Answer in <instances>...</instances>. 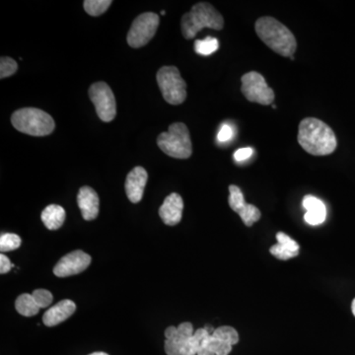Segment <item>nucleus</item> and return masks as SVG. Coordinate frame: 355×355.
Here are the masks:
<instances>
[{
  "instance_id": "f704fd0d",
  "label": "nucleus",
  "mask_w": 355,
  "mask_h": 355,
  "mask_svg": "<svg viewBox=\"0 0 355 355\" xmlns=\"http://www.w3.org/2000/svg\"><path fill=\"white\" fill-rule=\"evenodd\" d=\"M352 314H354V317H355V298L354 299V301H352Z\"/></svg>"
},
{
  "instance_id": "c85d7f7f",
  "label": "nucleus",
  "mask_w": 355,
  "mask_h": 355,
  "mask_svg": "<svg viewBox=\"0 0 355 355\" xmlns=\"http://www.w3.org/2000/svg\"><path fill=\"white\" fill-rule=\"evenodd\" d=\"M270 254H273L275 258L282 261L289 260V259L298 256V253H294V252H291V250L286 249V248L282 247V245L279 244L273 245V246L270 248Z\"/></svg>"
},
{
  "instance_id": "1a4fd4ad",
  "label": "nucleus",
  "mask_w": 355,
  "mask_h": 355,
  "mask_svg": "<svg viewBox=\"0 0 355 355\" xmlns=\"http://www.w3.org/2000/svg\"><path fill=\"white\" fill-rule=\"evenodd\" d=\"M89 97L94 104L98 116L105 123L116 118V99L112 89L105 83H96L89 88Z\"/></svg>"
},
{
  "instance_id": "7c9ffc66",
  "label": "nucleus",
  "mask_w": 355,
  "mask_h": 355,
  "mask_svg": "<svg viewBox=\"0 0 355 355\" xmlns=\"http://www.w3.org/2000/svg\"><path fill=\"white\" fill-rule=\"evenodd\" d=\"M233 137V130L227 123H224L221 125L219 130L218 135H217V140L219 142H227Z\"/></svg>"
},
{
  "instance_id": "f3484780",
  "label": "nucleus",
  "mask_w": 355,
  "mask_h": 355,
  "mask_svg": "<svg viewBox=\"0 0 355 355\" xmlns=\"http://www.w3.org/2000/svg\"><path fill=\"white\" fill-rule=\"evenodd\" d=\"M231 350L232 345L210 335L200 343L198 355H229Z\"/></svg>"
},
{
  "instance_id": "72a5a7b5",
  "label": "nucleus",
  "mask_w": 355,
  "mask_h": 355,
  "mask_svg": "<svg viewBox=\"0 0 355 355\" xmlns=\"http://www.w3.org/2000/svg\"><path fill=\"white\" fill-rule=\"evenodd\" d=\"M203 329H205V330L207 331L209 335H214V331H216V329H214V327L210 326V324H207V326H205Z\"/></svg>"
},
{
  "instance_id": "7ed1b4c3",
  "label": "nucleus",
  "mask_w": 355,
  "mask_h": 355,
  "mask_svg": "<svg viewBox=\"0 0 355 355\" xmlns=\"http://www.w3.org/2000/svg\"><path fill=\"white\" fill-rule=\"evenodd\" d=\"M224 26V19L220 13L209 2H198L191 7L190 12L182 17V33L184 39L195 38L203 28L221 30Z\"/></svg>"
},
{
  "instance_id": "393cba45",
  "label": "nucleus",
  "mask_w": 355,
  "mask_h": 355,
  "mask_svg": "<svg viewBox=\"0 0 355 355\" xmlns=\"http://www.w3.org/2000/svg\"><path fill=\"white\" fill-rule=\"evenodd\" d=\"M21 246V238L19 236L13 234V233H6L0 237V251L4 252L14 251Z\"/></svg>"
},
{
  "instance_id": "9d476101",
  "label": "nucleus",
  "mask_w": 355,
  "mask_h": 355,
  "mask_svg": "<svg viewBox=\"0 0 355 355\" xmlns=\"http://www.w3.org/2000/svg\"><path fill=\"white\" fill-rule=\"evenodd\" d=\"M91 263V257L80 250L71 252L60 260L53 268V273L58 277H71L78 275L88 268Z\"/></svg>"
},
{
  "instance_id": "0eeeda50",
  "label": "nucleus",
  "mask_w": 355,
  "mask_h": 355,
  "mask_svg": "<svg viewBox=\"0 0 355 355\" xmlns=\"http://www.w3.org/2000/svg\"><path fill=\"white\" fill-rule=\"evenodd\" d=\"M159 22L160 19L156 13L140 14L133 21L132 27L128 33V44L135 49L146 46L156 34Z\"/></svg>"
},
{
  "instance_id": "4be33fe9",
  "label": "nucleus",
  "mask_w": 355,
  "mask_h": 355,
  "mask_svg": "<svg viewBox=\"0 0 355 355\" xmlns=\"http://www.w3.org/2000/svg\"><path fill=\"white\" fill-rule=\"evenodd\" d=\"M113 1L111 0H85L83 6L86 12L91 16H100L108 10Z\"/></svg>"
},
{
  "instance_id": "423d86ee",
  "label": "nucleus",
  "mask_w": 355,
  "mask_h": 355,
  "mask_svg": "<svg viewBox=\"0 0 355 355\" xmlns=\"http://www.w3.org/2000/svg\"><path fill=\"white\" fill-rule=\"evenodd\" d=\"M156 79L166 102L177 106L187 99V83L177 67H161Z\"/></svg>"
},
{
  "instance_id": "c756f323",
  "label": "nucleus",
  "mask_w": 355,
  "mask_h": 355,
  "mask_svg": "<svg viewBox=\"0 0 355 355\" xmlns=\"http://www.w3.org/2000/svg\"><path fill=\"white\" fill-rule=\"evenodd\" d=\"M277 244L282 245V247L286 248V249L291 250V252H294V253L299 254V245L297 242L294 241L293 239H291L288 235H286V233L279 232L277 234Z\"/></svg>"
},
{
  "instance_id": "6e6552de",
  "label": "nucleus",
  "mask_w": 355,
  "mask_h": 355,
  "mask_svg": "<svg viewBox=\"0 0 355 355\" xmlns=\"http://www.w3.org/2000/svg\"><path fill=\"white\" fill-rule=\"evenodd\" d=\"M241 81L242 93L248 101L266 106L272 104L275 100V92L259 72H248L242 76Z\"/></svg>"
},
{
  "instance_id": "20e7f679",
  "label": "nucleus",
  "mask_w": 355,
  "mask_h": 355,
  "mask_svg": "<svg viewBox=\"0 0 355 355\" xmlns=\"http://www.w3.org/2000/svg\"><path fill=\"white\" fill-rule=\"evenodd\" d=\"M11 123L18 132L33 137H46L55 128L51 114L36 108L17 110L11 116Z\"/></svg>"
},
{
  "instance_id": "2eb2a0df",
  "label": "nucleus",
  "mask_w": 355,
  "mask_h": 355,
  "mask_svg": "<svg viewBox=\"0 0 355 355\" xmlns=\"http://www.w3.org/2000/svg\"><path fill=\"white\" fill-rule=\"evenodd\" d=\"M76 310V305L73 301L65 299L58 304L53 306L51 309L44 314L43 322L46 327H55L69 319Z\"/></svg>"
},
{
  "instance_id": "2f4dec72",
  "label": "nucleus",
  "mask_w": 355,
  "mask_h": 355,
  "mask_svg": "<svg viewBox=\"0 0 355 355\" xmlns=\"http://www.w3.org/2000/svg\"><path fill=\"white\" fill-rule=\"evenodd\" d=\"M254 150L251 147H245V148L238 149L234 153V159L237 162H242V161L247 160L253 155Z\"/></svg>"
},
{
  "instance_id": "f03ea898",
  "label": "nucleus",
  "mask_w": 355,
  "mask_h": 355,
  "mask_svg": "<svg viewBox=\"0 0 355 355\" xmlns=\"http://www.w3.org/2000/svg\"><path fill=\"white\" fill-rule=\"evenodd\" d=\"M259 38L282 57L291 58L297 48V42L291 30L272 17H261L254 24Z\"/></svg>"
},
{
  "instance_id": "473e14b6",
  "label": "nucleus",
  "mask_w": 355,
  "mask_h": 355,
  "mask_svg": "<svg viewBox=\"0 0 355 355\" xmlns=\"http://www.w3.org/2000/svg\"><path fill=\"white\" fill-rule=\"evenodd\" d=\"M12 268V263H11V261H9V259L7 258L6 254H0V273H1V275H4V273L10 272V270Z\"/></svg>"
},
{
  "instance_id": "dca6fc26",
  "label": "nucleus",
  "mask_w": 355,
  "mask_h": 355,
  "mask_svg": "<svg viewBox=\"0 0 355 355\" xmlns=\"http://www.w3.org/2000/svg\"><path fill=\"white\" fill-rule=\"evenodd\" d=\"M303 207L307 210L304 216L306 223L316 226L326 220L327 209L324 203L314 196L308 195L303 198Z\"/></svg>"
},
{
  "instance_id": "f257e3e1",
  "label": "nucleus",
  "mask_w": 355,
  "mask_h": 355,
  "mask_svg": "<svg viewBox=\"0 0 355 355\" xmlns=\"http://www.w3.org/2000/svg\"><path fill=\"white\" fill-rule=\"evenodd\" d=\"M298 142L306 153L314 156L329 155L336 150L338 144L333 130L316 118H306L301 121Z\"/></svg>"
},
{
  "instance_id": "b1692460",
  "label": "nucleus",
  "mask_w": 355,
  "mask_h": 355,
  "mask_svg": "<svg viewBox=\"0 0 355 355\" xmlns=\"http://www.w3.org/2000/svg\"><path fill=\"white\" fill-rule=\"evenodd\" d=\"M212 336L223 340V342L228 343L232 347L237 345L238 342H239V335H238L237 331L232 328V327L224 326L216 329Z\"/></svg>"
},
{
  "instance_id": "cd10ccee",
  "label": "nucleus",
  "mask_w": 355,
  "mask_h": 355,
  "mask_svg": "<svg viewBox=\"0 0 355 355\" xmlns=\"http://www.w3.org/2000/svg\"><path fill=\"white\" fill-rule=\"evenodd\" d=\"M32 296L40 308H46L53 302V294L46 289H36L33 292Z\"/></svg>"
},
{
  "instance_id": "bb28decb",
  "label": "nucleus",
  "mask_w": 355,
  "mask_h": 355,
  "mask_svg": "<svg viewBox=\"0 0 355 355\" xmlns=\"http://www.w3.org/2000/svg\"><path fill=\"white\" fill-rule=\"evenodd\" d=\"M18 69V64L13 58L3 57L0 60V78L13 76Z\"/></svg>"
},
{
  "instance_id": "39448f33",
  "label": "nucleus",
  "mask_w": 355,
  "mask_h": 355,
  "mask_svg": "<svg viewBox=\"0 0 355 355\" xmlns=\"http://www.w3.org/2000/svg\"><path fill=\"white\" fill-rule=\"evenodd\" d=\"M159 148L168 156L177 159L191 157L193 153L190 132L183 123H174L157 139Z\"/></svg>"
},
{
  "instance_id": "ddd939ff",
  "label": "nucleus",
  "mask_w": 355,
  "mask_h": 355,
  "mask_svg": "<svg viewBox=\"0 0 355 355\" xmlns=\"http://www.w3.org/2000/svg\"><path fill=\"white\" fill-rule=\"evenodd\" d=\"M183 209V198L178 193H173L165 198L159 209V216L166 225L175 226L181 221Z\"/></svg>"
},
{
  "instance_id": "c9c22d12",
  "label": "nucleus",
  "mask_w": 355,
  "mask_h": 355,
  "mask_svg": "<svg viewBox=\"0 0 355 355\" xmlns=\"http://www.w3.org/2000/svg\"><path fill=\"white\" fill-rule=\"evenodd\" d=\"M89 355H109V354H105V352H94V354H89Z\"/></svg>"
},
{
  "instance_id": "a878e982",
  "label": "nucleus",
  "mask_w": 355,
  "mask_h": 355,
  "mask_svg": "<svg viewBox=\"0 0 355 355\" xmlns=\"http://www.w3.org/2000/svg\"><path fill=\"white\" fill-rule=\"evenodd\" d=\"M239 216L241 217L245 225L248 226V227H251L254 222L260 220L261 211L254 205H247V207L240 212Z\"/></svg>"
},
{
  "instance_id": "4468645a",
  "label": "nucleus",
  "mask_w": 355,
  "mask_h": 355,
  "mask_svg": "<svg viewBox=\"0 0 355 355\" xmlns=\"http://www.w3.org/2000/svg\"><path fill=\"white\" fill-rule=\"evenodd\" d=\"M77 203L85 220H94L99 214L100 200L97 193L90 187H83L77 195Z\"/></svg>"
},
{
  "instance_id": "e433bc0d",
  "label": "nucleus",
  "mask_w": 355,
  "mask_h": 355,
  "mask_svg": "<svg viewBox=\"0 0 355 355\" xmlns=\"http://www.w3.org/2000/svg\"><path fill=\"white\" fill-rule=\"evenodd\" d=\"M161 14H162V15H165L166 12L165 11H161Z\"/></svg>"
},
{
  "instance_id": "6ab92c4d",
  "label": "nucleus",
  "mask_w": 355,
  "mask_h": 355,
  "mask_svg": "<svg viewBox=\"0 0 355 355\" xmlns=\"http://www.w3.org/2000/svg\"><path fill=\"white\" fill-rule=\"evenodd\" d=\"M15 308L20 315L25 317H32L38 314L40 309L36 301L30 294H22L15 302Z\"/></svg>"
},
{
  "instance_id": "aec40b11",
  "label": "nucleus",
  "mask_w": 355,
  "mask_h": 355,
  "mask_svg": "<svg viewBox=\"0 0 355 355\" xmlns=\"http://www.w3.org/2000/svg\"><path fill=\"white\" fill-rule=\"evenodd\" d=\"M193 324L186 322L179 324V327H169L166 329L165 338L169 340H187L193 338Z\"/></svg>"
},
{
  "instance_id": "412c9836",
  "label": "nucleus",
  "mask_w": 355,
  "mask_h": 355,
  "mask_svg": "<svg viewBox=\"0 0 355 355\" xmlns=\"http://www.w3.org/2000/svg\"><path fill=\"white\" fill-rule=\"evenodd\" d=\"M229 193H230L228 200L229 205H230L231 209L234 210L235 212L239 214L248 205L245 202L244 195H243L240 188H238L235 184H231L229 187Z\"/></svg>"
},
{
  "instance_id": "a211bd4d",
  "label": "nucleus",
  "mask_w": 355,
  "mask_h": 355,
  "mask_svg": "<svg viewBox=\"0 0 355 355\" xmlns=\"http://www.w3.org/2000/svg\"><path fill=\"white\" fill-rule=\"evenodd\" d=\"M42 221L50 230H57L62 227L65 220V210L58 205H51L42 212Z\"/></svg>"
},
{
  "instance_id": "5701e85b",
  "label": "nucleus",
  "mask_w": 355,
  "mask_h": 355,
  "mask_svg": "<svg viewBox=\"0 0 355 355\" xmlns=\"http://www.w3.org/2000/svg\"><path fill=\"white\" fill-rule=\"evenodd\" d=\"M219 49V42L216 38L207 37L205 40H197L195 42V51L198 55H209L216 53Z\"/></svg>"
},
{
  "instance_id": "9b49d317",
  "label": "nucleus",
  "mask_w": 355,
  "mask_h": 355,
  "mask_svg": "<svg viewBox=\"0 0 355 355\" xmlns=\"http://www.w3.org/2000/svg\"><path fill=\"white\" fill-rule=\"evenodd\" d=\"M210 336L205 329H198L193 338L187 340H165V352L167 355H198L200 343Z\"/></svg>"
},
{
  "instance_id": "f8f14e48",
  "label": "nucleus",
  "mask_w": 355,
  "mask_h": 355,
  "mask_svg": "<svg viewBox=\"0 0 355 355\" xmlns=\"http://www.w3.org/2000/svg\"><path fill=\"white\" fill-rule=\"evenodd\" d=\"M147 180H148V174L144 168L135 167L128 173L125 188L130 202L137 203L142 200Z\"/></svg>"
}]
</instances>
